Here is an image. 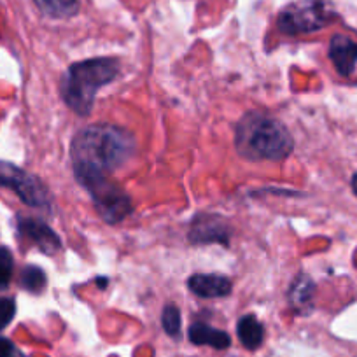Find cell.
Wrapping results in <instances>:
<instances>
[{
	"mask_svg": "<svg viewBox=\"0 0 357 357\" xmlns=\"http://www.w3.org/2000/svg\"><path fill=\"white\" fill-rule=\"evenodd\" d=\"M137 142L130 132L114 125H93L81 130L70 147L77 183L109 177L135 154Z\"/></svg>",
	"mask_w": 357,
	"mask_h": 357,
	"instance_id": "obj_1",
	"label": "cell"
},
{
	"mask_svg": "<svg viewBox=\"0 0 357 357\" xmlns=\"http://www.w3.org/2000/svg\"><path fill=\"white\" fill-rule=\"evenodd\" d=\"M293 147L286 126L261 112H247L235 128L236 153L249 161H282Z\"/></svg>",
	"mask_w": 357,
	"mask_h": 357,
	"instance_id": "obj_2",
	"label": "cell"
},
{
	"mask_svg": "<svg viewBox=\"0 0 357 357\" xmlns=\"http://www.w3.org/2000/svg\"><path fill=\"white\" fill-rule=\"evenodd\" d=\"M119 74L116 58H89L70 65L61 79V98L79 116H88L98 89L114 81Z\"/></svg>",
	"mask_w": 357,
	"mask_h": 357,
	"instance_id": "obj_3",
	"label": "cell"
},
{
	"mask_svg": "<svg viewBox=\"0 0 357 357\" xmlns=\"http://www.w3.org/2000/svg\"><path fill=\"white\" fill-rule=\"evenodd\" d=\"M331 20L333 13L324 0H300L280 13L277 25L282 33L300 36L324 29Z\"/></svg>",
	"mask_w": 357,
	"mask_h": 357,
	"instance_id": "obj_4",
	"label": "cell"
},
{
	"mask_svg": "<svg viewBox=\"0 0 357 357\" xmlns=\"http://www.w3.org/2000/svg\"><path fill=\"white\" fill-rule=\"evenodd\" d=\"M81 186L91 195L98 214L107 222H119L132 212V202L109 177L88 178Z\"/></svg>",
	"mask_w": 357,
	"mask_h": 357,
	"instance_id": "obj_5",
	"label": "cell"
},
{
	"mask_svg": "<svg viewBox=\"0 0 357 357\" xmlns=\"http://www.w3.org/2000/svg\"><path fill=\"white\" fill-rule=\"evenodd\" d=\"M0 186L13 190L23 204L33 208H50L51 197L36 175L13 163L0 161Z\"/></svg>",
	"mask_w": 357,
	"mask_h": 357,
	"instance_id": "obj_6",
	"label": "cell"
},
{
	"mask_svg": "<svg viewBox=\"0 0 357 357\" xmlns=\"http://www.w3.org/2000/svg\"><path fill=\"white\" fill-rule=\"evenodd\" d=\"M229 228L219 215L200 214L193 219L190 240L193 243H222L228 245Z\"/></svg>",
	"mask_w": 357,
	"mask_h": 357,
	"instance_id": "obj_7",
	"label": "cell"
},
{
	"mask_svg": "<svg viewBox=\"0 0 357 357\" xmlns=\"http://www.w3.org/2000/svg\"><path fill=\"white\" fill-rule=\"evenodd\" d=\"M18 231L29 240H32L44 254H54L61 249V240L46 222L32 218L18 219Z\"/></svg>",
	"mask_w": 357,
	"mask_h": 357,
	"instance_id": "obj_8",
	"label": "cell"
},
{
	"mask_svg": "<svg viewBox=\"0 0 357 357\" xmlns=\"http://www.w3.org/2000/svg\"><path fill=\"white\" fill-rule=\"evenodd\" d=\"M329 60L336 72L343 77H350L357 68V43L347 36H335L329 43Z\"/></svg>",
	"mask_w": 357,
	"mask_h": 357,
	"instance_id": "obj_9",
	"label": "cell"
},
{
	"mask_svg": "<svg viewBox=\"0 0 357 357\" xmlns=\"http://www.w3.org/2000/svg\"><path fill=\"white\" fill-rule=\"evenodd\" d=\"M188 287L200 298H221L231 293V280L215 273H197L190 277Z\"/></svg>",
	"mask_w": 357,
	"mask_h": 357,
	"instance_id": "obj_10",
	"label": "cell"
},
{
	"mask_svg": "<svg viewBox=\"0 0 357 357\" xmlns=\"http://www.w3.org/2000/svg\"><path fill=\"white\" fill-rule=\"evenodd\" d=\"M188 336L195 345H208L218 350H225L231 345V338H229L228 333L204 324V322H195L188 331Z\"/></svg>",
	"mask_w": 357,
	"mask_h": 357,
	"instance_id": "obj_11",
	"label": "cell"
},
{
	"mask_svg": "<svg viewBox=\"0 0 357 357\" xmlns=\"http://www.w3.org/2000/svg\"><path fill=\"white\" fill-rule=\"evenodd\" d=\"M236 335L242 345L249 350L259 349L264 338V328L256 315H243L236 324Z\"/></svg>",
	"mask_w": 357,
	"mask_h": 357,
	"instance_id": "obj_12",
	"label": "cell"
},
{
	"mask_svg": "<svg viewBox=\"0 0 357 357\" xmlns=\"http://www.w3.org/2000/svg\"><path fill=\"white\" fill-rule=\"evenodd\" d=\"M33 2L44 15L54 20L70 18L79 11L77 0H33Z\"/></svg>",
	"mask_w": 357,
	"mask_h": 357,
	"instance_id": "obj_13",
	"label": "cell"
},
{
	"mask_svg": "<svg viewBox=\"0 0 357 357\" xmlns=\"http://www.w3.org/2000/svg\"><path fill=\"white\" fill-rule=\"evenodd\" d=\"M312 294H314V284L307 275H300V279L294 280V284L291 286L289 300L293 307L301 308V312H305V307L310 305Z\"/></svg>",
	"mask_w": 357,
	"mask_h": 357,
	"instance_id": "obj_14",
	"label": "cell"
},
{
	"mask_svg": "<svg viewBox=\"0 0 357 357\" xmlns=\"http://www.w3.org/2000/svg\"><path fill=\"white\" fill-rule=\"evenodd\" d=\"M20 284H22V287H25L29 293H33V294L43 293L44 287H46V284H47L46 273H44L43 268L30 264V266L23 268Z\"/></svg>",
	"mask_w": 357,
	"mask_h": 357,
	"instance_id": "obj_15",
	"label": "cell"
},
{
	"mask_svg": "<svg viewBox=\"0 0 357 357\" xmlns=\"http://www.w3.org/2000/svg\"><path fill=\"white\" fill-rule=\"evenodd\" d=\"M161 326L165 333L172 338H177L181 335V310L175 305H167L161 314Z\"/></svg>",
	"mask_w": 357,
	"mask_h": 357,
	"instance_id": "obj_16",
	"label": "cell"
},
{
	"mask_svg": "<svg viewBox=\"0 0 357 357\" xmlns=\"http://www.w3.org/2000/svg\"><path fill=\"white\" fill-rule=\"evenodd\" d=\"M13 268H15V259L8 247H0V291L8 289L13 279Z\"/></svg>",
	"mask_w": 357,
	"mask_h": 357,
	"instance_id": "obj_17",
	"label": "cell"
},
{
	"mask_svg": "<svg viewBox=\"0 0 357 357\" xmlns=\"http://www.w3.org/2000/svg\"><path fill=\"white\" fill-rule=\"evenodd\" d=\"M16 314L15 298H0V331L8 328Z\"/></svg>",
	"mask_w": 357,
	"mask_h": 357,
	"instance_id": "obj_18",
	"label": "cell"
},
{
	"mask_svg": "<svg viewBox=\"0 0 357 357\" xmlns=\"http://www.w3.org/2000/svg\"><path fill=\"white\" fill-rule=\"evenodd\" d=\"M20 350L16 349L11 340L0 336V357H15Z\"/></svg>",
	"mask_w": 357,
	"mask_h": 357,
	"instance_id": "obj_19",
	"label": "cell"
},
{
	"mask_svg": "<svg viewBox=\"0 0 357 357\" xmlns=\"http://www.w3.org/2000/svg\"><path fill=\"white\" fill-rule=\"evenodd\" d=\"M352 190H354V193L357 195V174L352 177Z\"/></svg>",
	"mask_w": 357,
	"mask_h": 357,
	"instance_id": "obj_20",
	"label": "cell"
},
{
	"mask_svg": "<svg viewBox=\"0 0 357 357\" xmlns=\"http://www.w3.org/2000/svg\"><path fill=\"white\" fill-rule=\"evenodd\" d=\"M15 357H23V356H22V352H18V354H16Z\"/></svg>",
	"mask_w": 357,
	"mask_h": 357,
	"instance_id": "obj_21",
	"label": "cell"
}]
</instances>
